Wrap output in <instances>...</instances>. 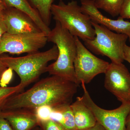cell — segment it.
Returning <instances> with one entry per match:
<instances>
[{
    "label": "cell",
    "instance_id": "cell-1",
    "mask_svg": "<svg viewBox=\"0 0 130 130\" xmlns=\"http://www.w3.org/2000/svg\"><path fill=\"white\" fill-rule=\"evenodd\" d=\"M78 85L62 77H47L41 79L26 91L12 96L2 111L19 109L34 110L44 105L55 108L71 105Z\"/></svg>",
    "mask_w": 130,
    "mask_h": 130
},
{
    "label": "cell",
    "instance_id": "cell-2",
    "mask_svg": "<svg viewBox=\"0 0 130 130\" xmlns=\"http://www.w3.org/2000/svg\"><path fill=\"white\" fill-rule=\"evenodd\" d=\"M47 37L48 42L53 43L57 46L58 55L55 61L47 66L46 72L52 76L62 77L78 84L74 67L77 53L75 37L56 21L54 28Z\"/></svg>",
    "mask_w": 130,
    "mask_h": 130
},
{
    "label": "cell",
    "instance_id": "cell-3",
    "mask_svg": "<svg viewBox=\"0 0 130 130\" xmlns=\"http://www.w3.org/2000/svg\"><path fill=\"white\" fill-rule=\"evenodd\" d=\"M58 55V47L54 45L51 48L43 52H35L19 57H0L7 67L10 68L20 79V93L25 87L37 80L42 74L46 72L48 63L56 60Z\"/></svg>",
    "mask_w": 130,
    "mask_h": 130
},
{
    "label": "cell",
    "instance_id": "cell-4",
    "mask_svg": "<svg viewBox=\"0 0 130 130\" xmlns=\"http://www.w3.org/2000/svg\"><path fill=\"white\" fill-rule=\"evenodd\" d=\"M51 13L55 21L73 36L84 41L93 40L95 37L91 20L83 12L76 1H72L67 4L60 1L58 4L52 5Z\"/></svg>",
    "mask_w": 130,
    "mask_h": 130
},
{
    "label": "cell",
    "instance_id": "cell-5",
    "mask_svg": "<svg viewBox=\"0 0 130 130\" xmlns=\"http://www.w3.org/2000/svg\"><path fill=\"white\" fill-rule=\"evenodd\" d=\"M92 24L95 31V37L93 40L84 41L85 46L94 54L108 57L111 62L123 63L128 36L114 32L93 21Z\"/></svg>",
    "mask_w": 130,
    "mask_h": 130
},
{
    "label": "cell",
    "instance_id": "cell-6",
    "mask_svg": "<svg viewBox=\"0 0 130 130\" xmlns=\"http://www.w3.org/2000/svg\"><path fill=\"white\" fill-rule=\"evenodd\" d=\"M77 53L74 61L75 76L78 84L89 83L97 75L105 73L109 63L98 58L84 45L78 37H74Z\"/></svg>",
    "mask_w": 130,
    "mask_h": 130
},
{
    "label": "cell",
    "instance_id": "cell-7",
    "mask_svg": "<svg viewBox=\"0 0 130 130\" xmlns=\"http://www.w3.org/2000/svg\"><path fill=\"white\" fill-rule=\"evenodd\" d=\"M48 42L47 35L40 32L12 35L5 33L0 43V55L31 54L38 52Z\"/></svg>",
    "mask_w": 130,
    "mask_h": 130
},
{
    "label": "cell",
    "instance_id": "cell-8",
    "mask_svg": "<svg viewBox=\"0 0 130 130\" xmlns=\"http://www.w3.org/2000/svg\"><path fill=\"white\" fill-rule=\"evenodd\" d=\"M81 84L84 92L83 101L92 111L97 122L106 130H126V119L130 111V103H122L118 108L112 110L103 109L93 101L85 84L82 82Z\"/></svg>",
    "mask_w": 130,
    "mask_h": 130
},
{
    "label": "cell",
    "instance_id": "cell-9",
    "mask_svg": "<svg viewBox=\"0 0 130 130\" xmlns=\"http://www.w3.org/2000/svg\"><path fill=\"white\" fill-rule=\"evenodd\" d=\"M105 74V88L121 103H130V73L125 66L111 62Z\"/></svg>",
    "mask_w": 130,
    "mask_h": 130
},
{
    "label": "cell",
    "instance_id": "cell-10",
    "mask_svg": "<svg viewBox=\"0 0 130 130\" xmlns=\"http://www.w3.org/2000/svg\"><path fill=\"white\" fill-rule=\"evenodd\" d=\"M81 3L83 12L88 15L91 21L116 33L126 35L130 42V21L120 16L117 20H113L104 16L95 6L94 0H81Z\"/></svg>",
    "mask_w": 130,
    "mask_h": 130
},
{
    "label": "cell",
    "instance_id": "cell-11",
    "mask_svg": "<svg viewBox=\"0 0 130 130\" xmlns=\"http://www.w3.org/2000/svg\"><path fill=\"white\" fill-rule=\"evenodd\" d=\"M7 33L12 35L42 32L28 14L14 8L7 7L2 12Z\"/></svg>",
    "mask_w": 130,
    "mask_h": 130
},
{
    "label": "cell",
    "instance_id": "cell-12",
    "mask_svg": "<svg viewBox=\"0 0 130 130\" xmlns=\"http://www.w3.org/2000/svg\"><path fill=\"white\" fill-rule=\"evenodd\" d=\"M0 115L6 119L13 130H31L38 126L34 110L19 109L2 111Z\"/></svg>",
    "mask_w": 130,
    "mask_h": 130
},
{
    "label": "cell",
    "instance_id": "cell-13",
    "mask_svg": "<svg viewBox=\"0 0 130 130\" xmlns=\"http://www.w3.org/2000/svg\"><path fill=\"white\" fill-rule=\"evenodd\" d=\"M71 106L76 130H86L95 125L97 122L95 117L85 104L82 97H77L76 101L71 104Z\"/></svg>",
    "mask_w": 130,
    "mask_h": 130
},
{
    "label": "cell",
    "instance_id": "cell-14",
    "mask_svg": "<svg viewBox=\"0 0 130 130\" xmlns=\"http://www.w3.org/2000/svg\"><path fill=\"white\" fill-rule=\"evenodd\" d=\"M6 7L14 8L30 16L42 32L47 36L51 29L42 19L37 11L32 7L28 0H2Z\"/></svg>",
    "mask_w": 130,
    "mask_h": 130
},
{
    "label": "cell",
    "instance_id": "cell-15",
    "mask_svg": "<svg viewBox=\"0 0 130 130\" xmlns=\"http://www.w3.org/2000/svg\"><path fill=\"white\" fill-rule=\"evenodd\" d=\"M71 105L53 108L50 119L60 123L67 130H76Z\"/></svg>",
    "mask_w": 130,
    "mask_h": 130
},
{
    "label": "cell",
    "instance_id": "cell-16",
    "mask_svg": "<svg viewBox=\"0 0 130 130\" xmlns=\"http://www.w3.org/2000/svg\"><path fill=\"white\" fill-rule=\"evenodd\" d=\"M32 7L38 12L43 21L47 26L51 21V8L55 0H28Z\"/></svg>",
    "mask_w": 130,
    "mask_h": 130
},
{
    "label": "cell",
    "instance_id": "cell-17",
    "mask_svg": "<svg viewBox=\"0 0 130 130\" xmlns=\"http://www.w3.org/2000/svg\"><path fill=\"white\" fill-rule=\"evenodd\" d=\"M95 5L98 9H102L113 17L118 16L124 0H94Z\"/></svg>",
    "mask_w": 130,
    "mask_h": 130
},
{
    "label": "cell",
    "instance_id": "cell-18",
    "mask_svg": "<svg viewBox=\"0 0 130 130\" xmlns=\"http://www.w3.org/2000/svg\"><path fill=\"white\" fill-rule=\"evenodd\" d=\"M19 85L13 87L0 86V112L8 99L12 96L20 93Z\"/></svg>",
    "mask_w": 130,
    "mask_h": 130
},
{
    "label": "cell",
    "instance_id": "cell-19",
    "mask_svg": "<svg viewBox=\"0 0 130 130\" xmlns=\"http://www.w3.org/2000/svg\"><path fill=\"white\" fill-rule=\"evenodd\" d=\"M53 108L48 105H44L36 108L34 111L38 121L50 119Z\"/></svg>",
    "mask_w": 130,
    "mask_h": 130
},
{
    "label": "cell",
    "instance_id": "cell-20",
    "mask_svg": "<svg viewBox=\"0 0 130 130\" xmlns=\"http://www.w3.org/2000/svg\"><path fill=\"white\" fill-rule=\"evenodd\" d=\"M38 126L41 130H67L60 123L51 119L38 121Z\"/></svg>",
    "mask_w": 130,
    "mask_h": 130
},
{
    "label": "cell",
    "instance_id": "cell-21",
    "mask_svg": "<svg viewBox=\"0 0 130 130\" xmlns=\"http://www.w3.org/2000/svg\"><path fill=\"white\" fill-rule=\"evenodd\" d=\"M13 71L10 68L8 67L2 73L0 78V86L7 87L8 85L11 81L13 76Z\"/></svg>",
    "mask_w": 130,
    "mask_h": 130
},
{
    "label": "cell",
    "instance_id": "cell-22",
    "mask_svg": "<svg viewBox=\"0 0 130 130\" xmlns=\"http://www.w3.org/2000/svg\"><path fill=\"white\" fill-rule=\"evenodd\" d=\"M119 16L123 19H130V0H124Z\"/></svg>",
    "mask_w": 130,
    "mask_h": 130
},
{
    "label": "cell",
    "instance_id": "cell-23",
    "mask_svg": "<svg viewBox=\"0 0 130 130\" xmlns=\"http://www.w3.org/2000/svg\"><path fill=\"white\" fill-rule=\"evenodd\" d=\"M0 130H13L8 121L1 115Z\"/></svg>",
    "mask_w": 130,
    "mask_h": 130
},
{
    "label": "cell",
    "instance_id": "cell-24",
    "mask_svg": "<svg viewBox=\"0 0 130 130\" xmlns=\"http://www.w3.org/2000/svg\"><path fill=\"white\" fill-rule=\"evenodd\" d=\"M7 32L6 26L3 18L2 13H0V43L3 37Z\"/></svg>",
    "mask_w": 130,
    "mask_h": 130
},
{
    "label": "cell",
    "instance_id": "cell-25",
    "mask_svg": "<svg viewBox=\"0 0 130 130\" xmlns=\"http://www.w3.org/2000/svg\"><path fill=\"white\" fill-rule=\"evenodd\" d=\"M123 58L124 60L126 61L130 64V46L127 44L124 49Z\"/></svg>",
    "mask_w": 130,
    "mask_h": 130
},
{
    "label": "cell",
    "instance_id": "cell-26",
    "mask_svg": "<svg viewBox=\"0 0 130 130\" xmlns=\"http://www.w3.org/2000/svg\"><path fill=\"white\" fill-rule=\"evenodd\" d=\"M86 130H106V129L101 124L97 121L94 126Z\"/></svg>",
    "mask_w": 130,
    "mask_h": 130
},
{
    "label": "cell",
    "instance_id": "cell-27",
    "mask_svg": "<svg viewBox=\"0 0 130 130\" xmlns=\"http://www.w3.org/2000/svg\"><path fill=\"white\" fill-rule=\"evenodd\" d=\"M7 67L3 63L0 58V78L3 72L7 68Z\"/></svg>",
    "mask_w": 130,
    "mask_h": 130
},
{
    "label": "cell",
    "instance_id": "cell-28",
    "mask_svg": "<svg viewBox=\"0 0 130 130\" xmlns=\"http://www.w3.org/2000/svg\"><path fill=\"white\" fill-rule=\"evenodd\" d=\"M125 128L126 130H130V111L126 119Z\"/></svg>",
    "mask_w": 130,
    "mask_h": 130
},
{
    "label": "cell",
    "instance_id": "cell-29",
    "mask_svg": "<svg viewBox=\"0 0 130 130\" xmlns=\"http://www.w3.org/2000/svg\"><path fill=\"white\" fill-rule=\"evenodd\" d=\"M6 8V7L2 0H0V13H1Z\"/></svg>",
    "mask_w": 130,
    "mask_h": 130
},
{
    "label": "cell",
    "instance_id": "cell-30",
    "mask_svg": "<svg viewBox=\"0 0 130 130\" xmlns=\"http://www.w3.org/2000/svg\"><path fill=\"white\" fill-rule=\"evenodd\" d=\"M40 130V127H39V126H37L36 127H35V128H34V129H32V130Z\"/></svg>",
    "mask_w": 130,
    "mask_h": 130
},
{
    "label": "cell",
    "instance_id": "cell-31",
    "mask_svg": "<svg viewBox=\"0 0 130 130\" xmlns=\"http://www.w3.org/2000/svg\"><path fill=\"white\" fill-rule=\"evenodd\" d=\"M59 1H63V0H59Z\"/></svg>",
    "mask_w": 130,
    "mask_h": 130
}]
</instances>
